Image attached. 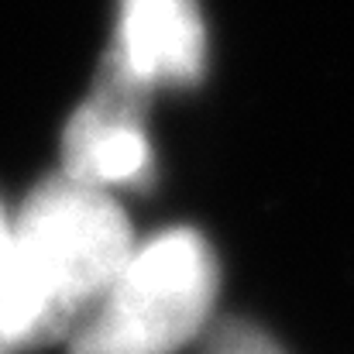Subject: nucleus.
Segmentation results:
<instances>
[{"label":"nucleus","instance_id":"6","mask_svg":"<svg viewBox=\"0 0 354 354\" xmlns=\"http://www.w3.org/2000/svg\"><path fill=\"white\" fill-rule=\"evenodd\" d=\"M200 354H282V348L248 320H217L203 330Z\"/></svg>","mask_w":354,"mask_h":354},{"label":"nucleus","instance_id":"4","mask_svg":"<svg viewBox=\"0 0 354 354\" xmlns=\"http://www.w3.org/2000/svg\"><path fill=\"white\" fill-rule=\"evenodd\" d=\"M138 97L141 93H131L107 80L73 114L62 138L66 176L104 193L118 186H141L151 176L155 155Z\"/></svg>","mask_w":354,"mask_h":354},{"label":"nucleus","instance_id":"2","mask_svg":"<svg viewBox=\"0 0 354 354\" xmlns=\"http://www.w3.org/2000/svg\"><path fill=\"white\" fill-rule=\"evenodd\" d=\"M217 258L203 234L176 227L134 244L114 286L73 334V354H176L210 327Z\"/></svg>","mask_w":354,"mask_h":354},{"label":"nucleus","instance_id":"1","mask_svg":"<svg viewBox=\"0 0 354 354\" xmlns=\"http://www.w3.org/2000/svg\"><path fill=\"white\" fill-rule=\"evenodd\" d=\"M28 299V344L73 337L134 251L114 196L66 172L45 179L14 221Z\"/></svg>","mask_w":354,"mask_h":354},{"label":"nucleus","instance_id":"3","mask_svg":"<svg viewBox=\"0 0 354 354\" xmlns=\"http://www.w3.org/2000/svg\"><path fill=\"white\" fill-rule=\"evenodd\" d=\"M207 66L200 0H120L107 80L131 93L183 86Z\"/></svg>","mask_w":354,"mask_h":354},{"label":"nucleus","instance_id":"5","mask_svg":"<svg viewBox=\"0 0 354 354\" xmlns=\"http://www.w3.org/2000/svg\"><path fill=\"white\" fill-rule=\"evenodd\" d=\"M28 344V299L17 265L14 221L0 207V354Z\"/></svg>","mask_w":354,"mask_h":354}]
</instances>
